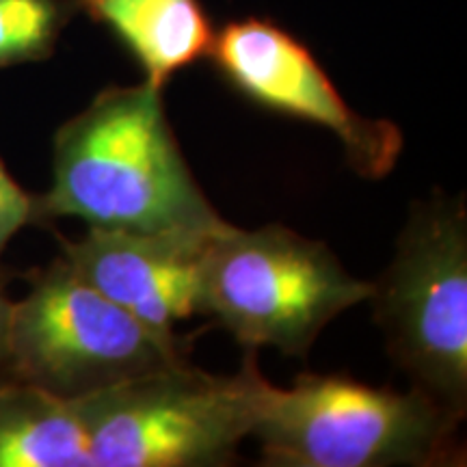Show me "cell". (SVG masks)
Returning a JSON list of instances; mask_svg holds the SVG:
<instances>
[{
    "instance_id": "obj_10",
    "label": "cell",
    "mask_w": 467,
    "mask_h": 467,
    "mask_svg": "<svg viewBox=\"0 0 467 467\" xmlns=\"http://www.w3.org/2000/svg\"><path fill=\"white\" fill-rule=\"evenodd\" d=\"M0 467H93L72 402L33 383L3 385Z\"/></svg>"
},
{
    "instance_id": "obj_1",
    "label": "cell",
    "mask_w": 467,
    "mask_h": 467,
    "mask_svg": "<svg viewBox=\"0 0 467 467\" xmlns=\"http://www.w3.org/2000/svg\"><path fill=\"white\" fill-rule=\"evenodd\" d=\"M33 217H74L124 232H219L230 223L192 178L162 89L109 87L58 128L52 186Z\"/></svg>"
},
{
    "instance_id": "obj_12",
    "label": "cell",
    "mask_w": 467,
    "mask_h": 467,
    "mask_svg": "<svg viewBox=\"0 0 467 467\" xmlns=\"http://www.w3.org/2000/svg\"><path fill=\"white\" fill-rule=\"evenodd\" d=\"M33 219V197L26 195L0 161V251Z\"/></svg>"
},
{
    "instance_id": "obj_6",
    "label": "cell",
    "mask_w": 467,
    "mask_h": 467,
    "mask_svg": "<svg viewBox=\"0 0 467 467\" xmlns=\"http://www.w3.org/2000/svg\"><path fill=\"white\" fill-rule=\"evenodd\" d=\"M5 359L20 381L78 399L184 355L178 340L139 323L63 258L9 303Z\"/></svg>"
},
{
    "instance_id": "obj_9",
    "label": "cell",
    "mask_w": 467,
    "mask_h": 467,
    "mask_svg": "<svg viewBox=\"0 0 467 467\" xmlns=\"http://www.w3.org/2000/svg\"><path fill=\"white\" fill-rule=\"evenodd\" d=\"M143 67L145 80L165 87L180 69L208 57L214 28L200 0H74Z\"/></svg>"
},
{
    "instance_id": "obj_2",
    "label": "cell",
    "mask_w": 467,
    "mask_h": 467,
    "mask_svg": "<svg viewBox=\"0 0 467 467\" xmlns=\"http://www.w3.org/2000/svg\"><path fill=\"white\" fill-rule=\"evenodd\" d=\"M463 416L435 396L372 388L337 375L262 381L254 435L277 467L443 465L457 459Z\"/></svg>"
},
{
    "instance_id": "obj_13",
    "label": "cell",
    "mask_w": 467,
    "mask_h": 467,
    "mask_svg": "<svg viewBox=\"0 0 467 467\" xmlns=\"http://www.w3.org/2000/svg\"><path fill=\"white\" fill-rule=\"evenodd\" d=\"M7 314L9 303L0 295V358H5V336H7Z\"/></svg>"
},
{
    "instance_id": "obj_3",
    "label": "cell",
    "mask_w": 467,
    "mask_h": 467,
    "mask_svg": "<svg viewBox=\"0 0 467 467\" xmlns=\"http://www.w3.org/2000/svg\"><path fill=\"white\" fill-rule=\"evenodd\" d=\"M262 381L251 355L236 375L180 359L67 400L93 467H208L254 435Z\"/></svg>"
},
{
    "instance_id": "obj_11",
    "label": "cell",
    "mask_w": 467,
    "mask_h": 467,
    "mask_svg": "<svg viewBox=\"0 0 467 467\" xmlns=\"http://www.w3.org/2000/svg\"><path fill=\"white\" fill-rule=\"evenodd\" d=\"M76 9L74 0H0V67L48 58Z\"/></svg>"
},
{
    "instance_id": "obj_7",
    "label": "cell",
    "mask_w": 467,
    "mask_h": 467,
    "mask_svg": "<svg viewBox=\"0 0 467 467\" xmlns=\"http://www.w3.org/2000/svg\"><path fill=\"white\" fill-rule=\"evenodd\" d=\"M208 58L251 102L329 130L361 178L381 180L394 169L402 151L399 128L355 113L307 46L273 20L227 22L214 33Z\"/></svg>"
},
{
    "instance_id": "obj_5",
    "label": "cell",
    "mask_w": 467,
    "mask_h": 467,
    "mask_svg": "<svg viewBox=\"0 0 467 467\" xmlns=\"http://www.w3.org/2000/svg\"><path fill=\"white\" fill-rule=\"evenodd\" d=\"M375 318L392 358L465 416L467 405V214L463 202L413 203L392 265L372 284Z\"/></svg>"
},
{
    "instance_id": "obj_4",
    "label": "cell",
    "mask_w": 467,
    "mask_h": 467,
    "mask_svg": "<svg viewBox=\"0 0 467 467\" xmlns=\"http://www.w3.org/2000/svg\"><path fill=\"white\" fill-rule=\"evenodd\" d=\"M372 296L325 243L284 225L213 238L203 266L202 314L217 318L243 347H275L306 358L331 320Z\"/></svg>"
},
{
    "instance_id": "obj_8",
    "label": "cell",
    "mask_w": 467,
    "mask_h": 467,
    "mask_svg": "<svg viewBox=\"0 0 467 467\" xmlns=\"http://www.w3.org/2000/svg\"><path fill=\"white\" fill-rule=\"evenodd\" d=\"M219 232L89 227L80 241L63 243V258L139 323L165 340H178L173 327L202 314L203 266Z\"/></svg>"
}]
</instances>
